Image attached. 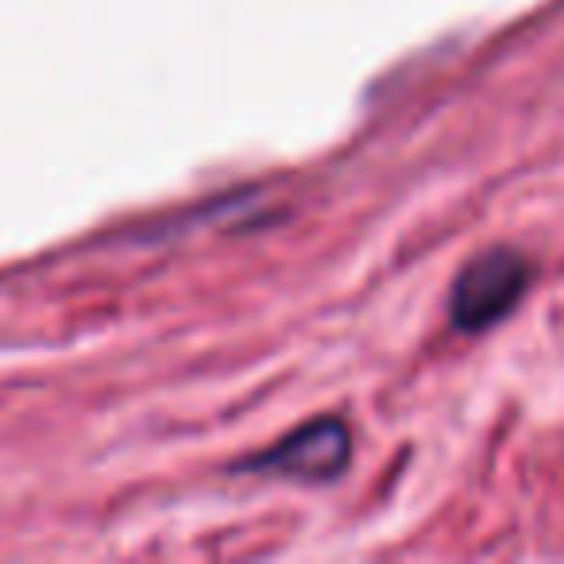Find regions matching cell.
<instances>
[{"mask_svg": "<svg viewBox=\"0 0 564 564\" xmlns=\"http://www.w3.org/2000/svg\"><path fill=\"white\" fill-rule=\"evenodd\" d=\"M348 460H352L348 425L340 417H317V422L274 441L259 456L243 460L240 468L256 471V476L294 479V484H333L348 468Z\"/></svg>", "mask_w": 564, "mask_h": 564, "instance_id": "7a4b0ae2", "label": "cell"}, {"mask_svg": "<svg viewBox=\"0 0 564 564\" xmlns=\"http://www.w3.org/2000/svg\"><path fill=\"white\" fill-rule=\"evenodd\" d=\"M533 279V267L522 251L491 248L479 259H471L456 274L448 291V317L460 333H484L499 325L518 302L525 299Z\"/></svg>", "mask_w": 564, "mask_h": 564, "instance_id": "6da1fadb", "label": "cell"}]
</instances>
